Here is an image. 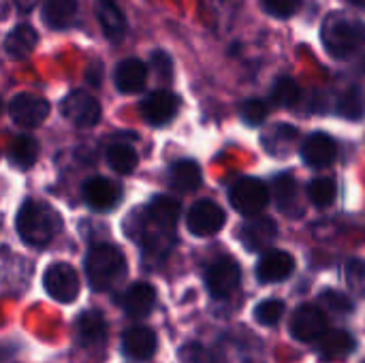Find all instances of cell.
<instances>
[{"label": "cell", "mask_w": 365, "mask_h": 363, "mask_svg": "<svg viewBox=\"0 0 365 363\" xmlns=\"http://www.w3.org/2000/svg\"><path fill=\"white\" fill-rule=\"evenodd\" d=\"M15 229L24 244L32 248H45L60 233L62 218L43 201H26L15 216Z\"/></svg>", "instance_id": "obj_1"}, {"label": "cell", "mask_w": 365, "mask_h": 363, "mask_svg": "<svg viewBox=\"0 0 365 363\" xmlns=\"http://www.w3.org/2000/svg\"><path fill=\"white\" fill-rule=\"evenodd\" d=\"M86 276L94 291H111L126 276V259L111 244H96L86 257Z\"/></svg>", "instance_id": "obj_2"}, {"label": "cell", "mask_w": 365, "mask_h": 363, "mask_svg": "<svg viewBox=\"0 0 365 363\" xmlns=\"http://www.w3.org/2000/svg\"><path fill=\"white\" fill-rule=\"evenodd\" d=\"M365 26L361 21L342 17L338 13L329 15L321 28V41L331 58H349L364 43Z\"/></svg>", "instance_id": "obj_3"}, {"label": "cell", "mask_w": 365, "mask_h": 363, "mask_svg": "<svg viewBox=\"0 0 365 363\" xmlns=\"http://www.w3.org/2000/svg\"><path fill=\"white\" fill-rule=\"evenodd\" d=\"M229 201L237 214L255 218L261 216V212L265 210L269 201V190L257 178H240L229 190Z\"/></svg>", "instance_id": "obj_4"}, {"label": "cell", "mask_w": 365, "mask_h": 363, "mask_svg": "<svg viewBox=\"0 0 365 363\" xmlns=\"http://www.w3.org/2000/svg\"><path fill=\"white\" fill-rule=\"evenodd\" d=\"M329 321L325 310L314 304H302L291 319V336L299 342H317L327 334Z\"/></svg>", "instance_id": "obj_5"}, {"label": "cell", "mask_w": 365, "mask_h": 363, "mask_svg": "<svg viewBox=\"0 0 365 363\" xmlns=\"http://www.w3.org/2000/svg\"><path fill=\"white\" fill-rule=\"evenodd\" d=\"M60 113L75 126L90 128L101 120V105L86 90H73L62 98Z\"/></svg>", "instance_id": "obj_6"}, {"label": "cell", "mask_w": 365, "mask_h": 363, "mask_svg": "<svg viewBox=\"0 0 365 363\" xmlns=\"http://www.w3.org/2000/svg\"><path fill=\"white\" fill-rule=\"evenodd\" d=\"M43 287L49 297H53L60 304H71L79 295V276L77 272L66 263H53L47 267L43 276Z\"/></svg>", "instance_id": "obj_7"}, {"label": "cell", "mask_w": 365, "mask_h": 363, "mask_svg": "<svg viewBox=\"0 0 365 363\" xmlns=\"http://www.w3.org/2000/svg\"><path fill=\"white\" fill-rule=\"evenodd\" d=\"M227 223V214L225 210L216 203V201H210V199H203V201H197L188 216H186V225H188V231L197 237H210V235H216Z\"/></svg>", "instance_id": "obj_8"}, {"label": "cell", "mask_w": 365, "mask_h": 363, "mask_svg": "<svg viewBox=\"0 0 365 363\" xmlns=\"http://www.w3.org/2000/svg\"><path fill=\"white\" fill-rule=\"evenodd\" d=\"M242 285V270L231 259H218L210 265L205 274V287L212 293L214 300H227L231 297Z\"/></svg>", "instance_id": "obj_9"}, {"label": "cell", "mask_w": 365, "mask_h": 363, "mask_svg": "<svg viewBox=\"0 0 365 363\" xmlns=\"http://www.w3.org/2000/svg\"><path fill=\"white\" fill-rule=\"evenodd\" d=\"M47 113H49V103L34 94H17L9 103V116L21 128H34L43 124Z\"/></svg>", "instance_id": "obj_10"}, {"label": "cell", "mask_w": 365, "mask_h": 363, "mask_svg": "<svg viewBox=\"0 0 365 363\" xmlns=\"http://www.w3.org/2000/svg\"><path fill=\"white\" fill-rule=\"evenodd\" d=\"M180 111V98L169 90H156L141 103V116L152 126H165Z\"/></svg>", "instance_id": "obj_11"}, {"label": "cell", "mask_w": 365, "mask_h": 363, "mask_svg": "<svg viewBox=\"0 0 365 363\" xmlns=\"http://www.w3.org/2000/svg\"><path fill=\"white\" fill-rule=\"evenodd\" d=\"M278 237V225L269 216H255L248 223H244L240 231V242L250 252H263L267 250Z\"/></svg>", "instance_id": "obj_12"}, {"label": "cell", "mask_w": 365, "mask_h": 363, "mask_svg": "<svg viewBox=\"0 0 365 363\" xmlns=\"http://www.w3.org/2000/svg\"><path fill=\"white\" fill-rule=\"evenodd\" d=\"M295 270V259L284 252V250H267L263 252V257L259 259L257 265V276L263 285H272V282H282L287 280Z\"/></svg>", "instance_id": "obj_13"}, {"label": "cell", "mask_w": 365, "mask_h": 363, "mask_svg": "<svg viewBox=\"0 0 365 363\" xmlns=\"http://www.w3.org/2000/svg\"><path fill=\"white\" fill-rule=\"evenodd\" d=\"M338 145L327 133H312L302 145V158L308 167L323 169L336 160Z\"/></svg>", "instance_id": "obj_14"}, {"label": "cell", "mask_w": 365, "mask_h": 363, "mask_svg": "<svg viewBox=\"0 0 365 363\" xmlns=\"http://www.w3.org/2000/svg\"><path fill=\"white\" fill-rule=\"evenodd\" d=\"M86 203L96 212H109L122 199V188L107 178H92L83 186Z\"/></svg>", "instance_id": "obj_15"}, {"label": "cell", "mask_w": 365, "mask_h": 363, "mask_svg": "<svg viewBox=\"0 0 365 363\" xmlns=\"http://www.w3.org/2000/svg\"><path fill=\"white\" fill-rule=\"evenodd\" d=\"M113 81L122 94H135L143 90L148 81V66L139 58H126L115 66Z\"/></svg>", "instance_id": "obj_16"}, {"label": "cell", "mask_w": 365, "mask_h": 363, "mask_svg": "<svg viewBox=\"0 0 365 363\" xmlns=\"http://www.w3.org/2000/svg\"><path fill=\"white\" fill-rule=\"evenodd\" d=\"M156 349V336L148 327H130L122 338L124 355L135 362H148L150 357H154Z\"/></svg>", "instance_id": "obj_17"}, {"label": "cell", "mask_w": 365, "mask_h": 363, "mask_svg": "<svg viewBox=\"0 0 365 363\" xmlns=\"http://www.w3.org/2000/svg\"><path fill=\"white\" fill-rule=\"evenodd\" d=\"M94 13H96V19L101 24V30L103 34L118 43L124 39L126 34V17L124 13L120 11V6L113 2V0H96L94 2Z\"/></svg>", "instance_id": "obj_18"}, {"label": "cell", "mask_w": 365, "mask_h": 363, "mask_svg": "<svg viewBox=\"0 0 365 363\" xmlns=\"http://www.w3.org/2000/svg\"><path fill=\"white\" fill-rule=\"evenodd\" d=\"M154 304H156V291L148 285V282H137L133 285L124 297H122V306H124V312L130 317V319H145L152 310H154Z\"/></svg>", "instance_id": "obj_19"}, {"label": "cell", "mask_w": 365, "mask_h": 363, "mask_svg": "<svg viewBox=\"0 0 365 363\" xmlns=\"http://www.w3.org/2000/svg\"><path fill=\"white\" fill-rule=\"evenodd\" d=\"M75 332L81 347H96L107 338V321L98 310H86L77 317Z\"/></svg>", "instance_id": "obj_20"}, {"label": "cell", "mask_w": 365, "mask_h": 363, "mask_svg": "<svg viewBox=\"0 0 365 363\" xmlns=\"http://www.w3.org/2000/svg\"><path fill=\"white\" fill-rule=\"evenodd\" d=\"M357 349V342L355 338L349 334V332H327L321 340H319V355L321 359L334 363L340 362V359H346L349 355H353Z\"/></svg>", "instance_id": "obj_21"}, {"label": "cell", "mask_w": 365, "mask_h": 363, "mask_svg": "<svg viewBox=\"0 0 365 363\" xmlns=\"http://www.w3.org/2000/svg\"><path fill=\"white\" fill-rule=\"evenodd\" d=\"M36 43H38L36 30L32 26H28V24H19L6 34L4 49H6V53L11 58H26V56H30L34 51Z\"/></svg>", "instance_id": "obj_22"}, {"label": "cell", "mask_w": 365, "mask_h": 363, "mask_svg": "<svg viewBox=\"0 0 365 363\" xmlns=\"http://www.w3.org/2000/svg\"><path fill=\"white\" fill-rule=\"evenodd\" d=\"M180 216V203L171 197H156L148 208V218L160 231H173Z\"/></svg>", "instance_id": "obj_23"}, {"label": "cell", "mask_w": 365, "mask_h": 363, "mask_svg": "<svg viewBox=\"0 0 365 363\" xmlns=\"http://www.w3.org/2000/svg\"><path fill=\"white\" fill-rule=\"evenodd\" d=\"M77 13V0H45L43 4V21L49 28L62 30L66 28Z\"/></svg>", "instance_id": "obj_24"}, {"label": "cell", "mask_w": 365, "mask_h": 363, "mask_svg": "<svg viewBox=\"0 0 365 363\" xmlns=\"http://www.w3.org/2000/svg\"><path fill=\"white\" fill-rule=\"evenodd\" d=\"M274 197L284 214H297V182L291 173H280L274 178Z\"/></svg>", "instance_id": "obj_25"}, {"label": "cell", "mask_w": 365, "mask_h": 363, "mask_svg": "<svg viewBox=\"0 0 365 363\" xmlns=\"http://www.w3.org/2000/svg\"><path fill=\"white\" fill-rule=\"evenodd\" d=\"M171 184L180 193H192L201 186V169L195 160H180L171 167Z\"/></svg>", "instance_id": "obj_26"}, {"label": "cell", "mask_w": 365, "mask_h": 363, "mask_svg": "<svg viewBox=\"0 0 365 363\" xmlns=\"http://www.w3.org/2000/svg\"><path fill=\"white\" fill-rule=\"evenodd\" d=\"M9 158L15 167H21V169L32 167L38 158V141L30 135H17L11 141Z\"/></svg>", "instance_id": "obj_27"}, {"label": "cell", "mask_w": 365, "mask_h": 363, "mask_svg": "<svg viewBox=\"0 0 365 363\" xmlns=\"http://www.w3.org/2000/svg\"><path fill=\"white\" fill-rule=\"evenodd\" d=\"M295 139H297V128H293L289 124H278L263 135V145L267 152L282 156L293 148Z\"/></svg>", "instance_id": "obj_28"}, {"label": "cell", "mask_w": 365, "mask_h": 363, "mask_svg": "<svg viewBox=\"0 0 365 363\" xmlns=\"http://www.w3.org/2000/svg\"><path fill=\"white\" fill-rule=\"evenodd\" d=\"M107 163H109V167H111L115 173L128 175L130 171H135L139 158H137L135 148H130L128 143H113V145L107 150Z\"/></svg>", "instance_id": "obj_29"}, {"label": "cell", "mask_w": 365, "mask_h": 363, "mask_svg": "<svg viewBox=\"0 0 365 363\" xmlns=\"http://www.w3.org/2000/svg\"><path fill=\"white\" fill-rule=\"evenodd\" d=\"M302 98V88L291 77H278L272 86V101L278 107H295Z\"/></svg>", "instance_id": "obj_30"}, {"label": "cell", "mask_w": 365, "mask_h": 363, "mask_svg": "<svg viewBox=\"0 0 365 363\" xmlns=\"http://www.w3.org/2000/svg\"><path fill=\"white\" fill-rule=\"evenodd\" d=\"M338 186L331 178H317L308 184V197L317 208H329L336 201Z\"/></svg>", "instance_id": "obj_31"}, {"label": "cell", "mask_w": 365, "mask_h": 363, "mask_svg": "<svg viewBox=\"0 0 365 363\" xmlns=\"http://www.w3.org/2000/svg\"><path fill=\"white\" fill-rule=\"evenodd\" d=\"M364 94L357 90V88H351L346 90L340 101H338V113L349 118V120H359L364 116Z\"/></svg>", "instance_id": "obj_32"}, {"label": "cell", "mask_w": 365, "mask_h": 363, "mask_svg": "<svg viewBox=\"0 0 365 363\" xmlns=\"http://www.w3.org/2000/svg\"><path fill=\"white\" fill-rule=\"evenodd\" d=\"M284 315V304L280 300H265L255 308V319L261 325H276Z\"/></svg>", "instance_id": "obj_33"}, {"label": "cell", "mask_w": 365, "mask_h": 363, "mask_svg": "<svg viewBox=\"0 0 365 363\" xmlns=\"http://www.w3.org/2000/svg\"><path fill=\"white\" fill-rule=\"evenodd\" d=\"M240 116H242V120H244L248 126H259V124H263L265 118H267V105H265L263 101H259V98H248V101L242 105Z\"/></svg>", "instance_id": "obj_34"}, {"label": "cell", "mask_w": 365, "mask_h": 363, "mask_svg": "<svg viewBox=\"0 0 365 363\" xmlns=\"http://www.w3.org/2000/svg\"><path fill=\"white\" fill-rule=\"evenodd\" d=\"M321 302L325 304L327 310L336 312V315H351L353 312V302L349 295L344 293H338V291H323L321 293Z\"/></svg>", "instance_id": "obj_35"}, {"label": "cell", "mask_w": 365, "mask_h": 363, "mask_svg": "<svg viewBox=\"0 0 365 363\" xmlns=\"http://www.w3.org/2000/svg\"><path fill=\"white\" fill-rule=\"evenodd\" d=\"M302 0H263V6L265 11L272 15V17H278V19H289L297 13Z\"/></svg>", "instance_id": "obj_36"}, {"label": "cell", "mask_w": 365, "mask_h": 363, "mask_svg": "<svg viewBox=\"0 0 365 363\" xmlns=\"http://www.w3.org/2000/svg\"><path fill=\"white\" fill-rule=\"evenodd\" d=\"M180 359L182 363H218V357L212 351H207L199 344H186L180 351Z\"/></svg>", "instance_id": "obj_37"}, {"label": "cell", "mask_w": 365, "mask_h": 363, "mask_svg": "<svg viewBox=\"0 0 365 363\" xmlns=\"http://www.w3.org/2000/svg\"><path fill=\"white\" fill-rule=\"evenodd\" d=\"M150 60H152V68H154V73H156V77L160 81H169L173 77V60H171L169 53L158 49V51H152Z\"/></svg>", "instance_id": "obj_38"}, {"label": "cell", "mask_w": 365, "mask_h": 363, "mask_svg": "<svg viewBox=\"0 0 365 363\" xmlns=\"http://www.w3.org/2000/svg\"><path fill=\"white\" fill-rule=\"evenodd\" d=\"M15 2V6L19 9V11H24V13H28L30 9H34V4H38L41 0H13Z\"/></svg>", "instance_id": "obj_39"}, {"label": "cell", "mask_w": 365, "mask_h": 363, "mask_svg": "<svg viewBox=\"0 0 365 363\" xmlns=\"http://www.w3.org/2000/svg\"><path fill=\"white\" fill-rule=\"evenodd\" d=\"M98 75H101L98 64H92V66H90V71L86 73V77H88V81H90L92 86H98Z\"/></svg>", "instance_id": "obj_40"}, {"label": "cell", "mask_w": 365, "mask_h": 363, "mask_svg": "<svg viewBox=\"0 0 365 363\" xmlns=\"http://www.w3.org/2000/svg\"><path fill=\"white\" fill-rule=\"evenodd\" d=\"M351 4H355V6H365V0H349Z\"/></svg>", "instance_id": "obj_41"}]
</instances>
